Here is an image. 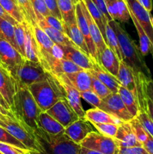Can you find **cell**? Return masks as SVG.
<instances>
[{
    "mask_svg": "<svg viewBox=\"0 0 153 154\" xmlns=\"http://www.w3.org/2000/svg\"><path fill=\"white\" fill-rule=\"evenodd\" d=\"M38 25L40 28H41L46 34L50 38L53 43L56 45H68V46L77 47L70 38L64 32H62L59 30L54 29L50 26L45 20L44 17H40L37 19Z\"/></svg>",
    "mask_w": 153,
    "mask_h": 154,
    "instance_id": "cell-20",
    "label": "cell"
},
{
    "mask_svg": "<svg viewBox=\"0 0 153 154\" xmlns=\"http://www.w3.org/2000/svg\"><path fill=\"white\" fill-rule=\"evenodd\" d=\"M56 79L58 80L59 84L64 91V97L68 101L70 106L73 108L75 112L78 114L80 117H85V111L82 108L81 103L80 92L78 91L76 88L70 83L68 77L64 73H59L54 75Z\"/></svg>",
    "mask_w": 153,
    "mask_h": 154,
    "instance_id": "cell-10",
    "label": "cell"
},
{
    "mask_svg": "<svg viewBox=\"0 0 153 154\" xmlns=\"http://www.w3.org/2000/svg\"><path fill=\"white\" fill-rule=\"evenodd\" d=\"M118 1V20L122 23L128 21L130 18V11L124 0H117Z\"/></svg>",
    "mask_w": 153,
    "mask_h": 154,
    "instance_id": "cell-45",
    "label": "cell"
},
{
    "mask_svg": "<svg viewBox=\"0 0 153 154\" xmlns=\"http://www.w3.org/2000/svg\"><path fill=\"white\" fill-rule=\"evenodd\" d=\"M92 125L98 132L113 138L116 135L119 126L118 124H115V123H93Z\"/></svg>",
    "mask_w": 153,
    "mask_h": 154,
    "instance_id": "cell-40",
    "label": "cell"
},
{
    "mask_svg": "<svg viewBox=\"0 0 153 154\" xmlns=\"http://www.w3.org/2000/svg\"><path fill=\"white\" fill-rule=\"evenodd\" d=\"M50 76V72H46L40 63L30 61L25 58L16 72L15 80L18 87H28L34 83L46 81Z\"/></svg>",
    "mask_w": 153,
    "mask_h": 154,
    "instance_id": "cell-5",
    "label": "cell"
},
{
    "mask_svg": "<svg viewBox=\"0 0 153 154\" xmlns=\"http://www.w3.org/2000/svg\"><path fill=\"white\" fill-rule=\"evenodd\" d=\"M0 104H1L2 105L4 108H5L6 109H8V110H10V106L8 105V104L6 102V101L4 100V99L3 98V96H2L1 93H0Z\"/></svg>",
    "mask_w": 153,
    "mask_h": 154,
    "instance_id": "cell-58",
    "label": "cell"
},
{
    "mask_svg": "<svg viewBox=\"0 0 153 154\" xmlns=\"http://www.w3.org/2000/svg\"><path fill=\"white\" fill-rule=\"evenodd\" d=\"M75 11H76V23H77L78 27H79L80 30L84 38H85L90 56L94 61L98 63V54L97 48H96L95 44L92 38L88 23H87L86 17L82 12V8H81L80 2L76 3V5H75Z\"/></svg>",
    "mask_w": 153,
    "mask_h": 154,
    "instance_id": "cell-16",
    "label": "cell"
},
{
    "mask_svg": "<svg viewBox=\"0 0 153 154\" xmlns=\"http://www.w3.org/2000/svg\"><path fill=\"white\" fill-rule=\"evenodd\" d=\"M74 87L81 92L92 90V74L88 70L82 71L73 73L65 74Z\"/></svg>",
    "mask_w": 153,
    "mask_h": 154,
    "instance_id": "cell-23",
    "label": "cell"
},
{
    "mask_svg": "<svg viewBox=\"0 0 153 154\" xmlns=\"http://www.w3.org/2000/svg\"><path fill=\"white\" fill-rule=\"evenodd\" d=\"M151 20H152V24H153V17H151Z\"/></svg>",
    "mask_w": 153,
    "mask_h": 154,
    "instance_id": "cell-60",
    "label": "cell"
},
{
    "mask_svg": "<svg viewBox=\"0 0 153 154\" xmlns=\"http://www.w3.org/2000/svg\"><path fill=\"white\" fill-rule=\"evenodd\" d=\"M63 27H64V33L68 36L69 38L82 51L86 53L87 54L90 55L89 51H88V47H87L86 42L85 38L82 35V32L80 30L78 27L77 23L76 20L70 23H64L63 22Z\"/></svg>",
    "mask_w": 153,
    "mask_h": 154,
    "instance_id": "cell-24",
    "label": "cell"
},
{
    "mask_svg": "<svg viewBox=\"0 0 153 154\" xmlns=\"http://www.w3.org/2000/svg\"><path fill=\"white\" fill-rule=\"evenodd\" d=\"M70 1H71L72 2H73L74 4V5H76V3H78V2H76V0H70Z\"/></svg>",
    "mask_w": 153,
    "mask_h": 154,
    "instance_id": "cell-59",
    "label": "cell"
},
{
    "mask_svg": "<svg viewBox=\"0 0 153 154\" xmlns=\"http://www.w3.org/2000/svg\"><path fill=\"white\" fill-rule=\"evenodd\" d=\"M79 154H104V153H100V152L98 151H96V150L86 148V147H81Z\"/></svg>",
    "mask_w": 153,
    "mask_h": 154,
    "instance_id": "cell-55",
    "label": "cell"
},
{
    "mask_svg": "<svg viewBox=\"0 0 153 154\" xmlns=\"http://www.w3.org/2000/svg\"><path fill=\"white\" fill-rule=\"evenodd\" d=\"M118 93L119 94L122 100L123 101L129 112L134 117H136L140 113V110L137 101H136V96H134V94L131 91L121 85L118 88Z\"/></svg>",
    "mask_w": 153,
    "mask_h": 154,
    "instance_id": "cell-30",
    "label": "cell"
},
{
    "mask_svg": "<svg viewBox=\"0 0 153 154\" xmlns=\"http://www.w3.org/2000/svg\"><path fill=\"white\" fill-rule=\"evenodd\" d=\"M45 20L50 26L53 27L54 29H56L59 30L62 32L64 33V27H63V21L60 20L55 17L52 15H49L46 17H45Z\"/></svg>",
    "mask_w": 153,
    "mask_h": 154,
    "instance_id": "cell-50",
    "label": "cell"
},
{
    "mask_svg": "<svg viewBox=\"0 0 153 154\" xmlns=\"http://www.w3.org/2000/svg\"><path fill=\"white\" fill-rule=\"evenodd\" d=\"M16 1L23 14L26 22L32 27L38 25L37 16L34 12L31 0H16Z\"/></svg>",
    "mask_w": 153,
    "mask_h": 154,
    "instance_id": "cell-34",
    "label": "cell"
},
{
    "mask_svg": "<svg viewBox=\"0 0 153 154\" xmlns=\"http://www.w3.org/2000/svg\"><path fill=\"white\" fill-rule=\"evenodd\" d=\"M81 147L96 150L104 154H117L118 145L115 138L98 132H91L80 143Z\"/></svg>",
    "mask_w": 153,
    "mask_h": 154,
    "instance_id": "cell-7",
    "label": "cell"
},
{
    "mask_svg": "<svg viewBox=\"0 0 153 154\" xmlns=\"http://www.w3.org/2000/svg\"><path fill=\"white\" fill-rule=\"evenodd\" d=\"M44 2L47 6L48 9H49L50 12V14L62 21V15L60 14L59 9L58 7L57 0H44Z\"/></svg>",
    "mask_w": 153,
    "mask_h": 154,
    "instance_id": "cell-49",
    "label": "cell"
},
{
    "mask_svg": "<svg viewBox=\"0 0 153 154\" xmlns=\"http://www.w3.org/2000/svg\"><path fill=\"white\" fill-rule=\"evenodd\" d=\"M82 1H83L86 8L88 9V12H89L92 17L93 18V20H94V21H95L96 24H97L98 26L100 29L105 42L107 44V40H106V31H105V26H106V23H107L108 21L106 20L104 15L102 14V12L100 11V9H99L97 7V5L93 2L92 0H82Z\"/></svg>",
    "mask_w": 153,
    "mask_h": 154,
    "instance_id": "cell-28",
    "label": "cell"
},
{
    "mask_svg": "<svg viewBox=\"0 0 153 154\" xmlns=\"http://www.w3.org/2000/svg\"><path fill=\"white\" fill-rule=\"evenodd\" d=\"M106 9L111 18L118 20V1L117 0H105Z\"/></svg>",
    "mask_w": 153,
    "mask_h": 154,
    "instance_id": "cell-48",
    "label": "cell"
},
{
    "mask_svg": "<svg viewBox=\"0 0 153 154\" xmlns=\"http://www.w3.org/2000/svg\"><path fill=\"white\" fill-rule=\"evenodd\" d=\"M92 90L101 99H105L112 93L111 90L104 83L93 75L92 77Z\"/></svg>",
    "mask_w": 153,
    "mask_h": 154,
    "instance_id": "cell-39",
    "label": "cell"
},
{
    "mask_svg": "<svg viewBox=\"0 0 153 154\" xmlns=\"http://www.w3.org/2000/svg\"><path fill=\"white\" fill-rule=\"evenodd\" d=\"M10 111L16 120L30 132L38 128V116L41 109L28 90V87L19 86L14 96Z\"/></svg>",
    "mask_w": 153,
    "mask_h": 154,
    "instance_id": "cell-1",
    "label": "cell"
},
{
    "mask_svg": "<svg viewBox=\"0 0 153 154\" xmlns=\"http://www.w3.org/2000/svg\"><path fill=\"white\" fill-rule=\"evenodd\" d=\"M38 127L52 135L64 133V127L46 111H41L38 116Z\"/></svg>",
    "mask_w": 153,
    "mask_h": 154,
    "instance_id": "cell-26",
    "label": "cell"
},
{
    "mask_svg": "<svg viewBox=\"0 0 153 154\" xmlns=\"http://www.w3.org/2000/svg\"><path fill=\"white\" fill-rule=\"evenodd\" d=\"M124 1L127 3L129 11L134 15L153 46V24L151 20L150 12L146 10L137 0H124Z\"/></svg>",
    "mask_w": 153,
    "mask_h": 154,
    "instance_id": "cell-12",
    "label": "cell"
},
{
    "mask_svg": "<svg viewBox=\"0 0 153 154\" xmlns=\"http://www.w3.org/2000/svg\"><path fill=\"white\" fill-rule=\"evenodd\" d=\"M38 146V153L31 154H79L81 146L65 134L52 135L40 128L31 130Z\"/></svg>",
    "mask_w": 153,
    "mask_h": 154,
    "instance_id": "cell-3",
    "label": "cell"
},
{
    "mask_svg": "<svg viewBox=\"0 0 153 154\" xmlns=\"http://www.w3.org/2000/svg\"><path fill=\"white\" fill-rule=\"evenodd\" d=\"M117 154H148L142 146L118 147Z\"/></svg>",
    "mask_w": 153,
    "mask_h": 154,
    "instance_id": "cell-47",
    "label": "cell"
},
{
    "mask_svg": "<svg viewBox=\"0 0 153 154\" xmlns=\"http://www.w3.org/2000/svg\"><path fill=\"white\" fill-rule=\"evenodd\" d=\"M76 2H79V1H80V0H76Z\"/></svg>",
    "mask_w": 153,
    "mask_h": 154,
    "instance_id": "cell-61",
    "label": "cell"
},
{
    "mask_svg": "<svg viewBox=\"0 0 153 154\" xmlns=\"http://www.w3.org/2000/svg\"><path fill=\"white\" fill-rule=\"evenodd\" d=\"M130 19L132 20L134 23V25L135 28H136V32L138 33V36H139V41H140V50L141 51V54H142L143 57L147 56L148 54L152 53L153 54V46L152 45L151 42H150L149 38H148V36L146 35V32H144L143 29L142 28V26H140V24L139 23L137 20L136 19V17H134V15L130 11Z\"/></svg>",
    "mask_w": 153,
    "mask_h": 154,
    "instance_id": "cell-29",
    "label": "cell"
},
{
    "mask_svg": "<svg viewBox=\"0 0 153 154\" xmlns=\"http://www.w3.org/2000/svg\"><path fill=\"white\" fill-rule=\"evenodd\" d=\"M28 89L42 111H46L58 101L65 99L61 84L52 73L47 80L31 84Z\"/></svg>",
    "mask_w": 153,
    "mask_h": 154,
    "instance_id": "cell-4",
    "label": "cell"
},
{
    "mask_svg": "<svg viewBox=\"0 0 153 154\" xmlns=\"http://www.w3.org/2000/svg\"><path fill=\"white\" fill-rule=\"evenodd\" d=\"M0 142L11 144V145L22 149H27L26 147L22 142H20L19 140H17L13 135H10L5 129H4L2 126H0Z\"/></svg>",
    "mask_w": 153,
    "mask_h": 154,
    "instance_id": "cell-41",
    "label": "cell"
},
{
    "mask_svg": "<svg viewBox=\"0 0 153 154\" xmlns=\"http://www.w3.org/2000/svg\"><path fill=\"white\" fill-rule=\"evenodd\" d=\"M79 2L80 4L82 12H83L84 15H85L87 23H88V29H89L90 34H91L92 36V38L93 42L95 44L96 48H97L98 51V54H100V53L108 46L107 44L105 42L104 38L103 35H102L101 34V32H100V29H99V27L98 26V25L96 24L95 21L93 20V18L92 17V16L90 15L89 12H88V9L86 7L83 1H82V0H80Z\"/></svg>",
    "mask_w": 153,
    "mask_h": 154,
    "instance_id": "cell-18",
    "label": "cell"
},
{
    "mask_svg": "<svg viewBox=\"0 0 153 154\" xmlns=\"http://www.w3.org/2000/svg\"><path fill=\"white\" fill-rule=\"evenodd\" d=\"M129 123L131 126L134 133L136 135V138L142 145V144L146 141L147 138H148V132L136 117H134L130 121H129Z\"/></svg>",
    "mask_w": 153,
    "mask_h": 154,
    "instance_id": "cell-38",
    "label": "cell"
},
{
    "mask_svg": "<svg viewBox=\"0 0 153 154\" xmlns=\"http://www.w3.org/2000/svg\"><path fill=\"white\" fill-rule=\"evenodd\" d=\"M147 114H148L153 122V103L149 99H148V102H147Z\"/></svg>",
    "mask_w": 153,
    "mask_h": 154,
    "instance_id": "cell-57",
    "label": "cell"
},
{
    "mask_svg": "<svg viewBox=\"0 0 153 154\" xmlns=\"http://www.w3.org/2000/svg\"><path fill=\"white\" fill-rule=\"evenodd\" d=\"M94 126L85 117H80L64 128V134L75 143L80 144L88 134L94 132Z\"/></svg>",
    "mask_w": 153,
    "mask_h": 154,
    "instance_id": "cell-14",
    "label": "cell"
},
{
    "mask_svg": "<svg viewBox=\"0 0 153 154\" xmlns=\"http://www.w3.org/2000/svg\"><path fill=\"white\" fill-rule=\"evenodd\" d=\"M117 78L119 81L121 86L125 87L128 90L131 91L134 94V96H136V87L134 71L123 60L120 61Z\"/></svg>",
    "mask_w": 153,
    "mask_h": 154,
    "instance_id": "cell-25",
    "label": "cell"
},
{
    "mask_svg": "<svg viewBox=\"0 0 153 154\" xmlns=\"http://www.w3.org/2000/svg\"><path fill=\"white\" fill-rule=\"evenodd\" d=\"M31 2L37 16V19L42 17L45 18L51 15L44 0H31Z\"/></svg>",
    "mask_w": 153,
    "mask_h": 154,
    "instance_id": "cell-42",
    "label": "cell"
},
{
    "mask_svg": "<svg viewBox=\"0 0 153 154\" xmlns=\"http://www.w3.org/2000/svg\"><path fill=\"white\" fill-rule=\"evenodd\" d=\"M0 113L2 114H4V115H6V116H9V117H12V118H14L16 119V117H14V114L12 113V111H10V110H8V109H6L5 108H4V107L2 106V105L0 104Z\"/></svg>",
    "mask_w": 153,
    "mask_h": 154,
    "instance_id": "cell-56",
    "label": "cell"
},
{
    "mask_svg": "<svg viewBox=\"0 0 153 154\" xmlns=\"http://www.w3.org/2000/svg\"><path fill=\"white\" fill-rule=\"evenodd\" d=\"M0 126L5 129L10 135L22 142L32 153H38V146L34 137L17 120L0 114Z\"/></svg>",
    "mask_w": 153,
    "mask_h": 154,
    "instance_id": "cell-6",
    "label": "cell"
},
{
    "mask_svg": "<svg viewBox=\"0 0 153 154\" xmlns=\"http://www.w3.org/2000/svg\"><path fill=\"white\" fill-rule=\"evenodd\" d=\"M46 112L61 123L64 128L80 118L78 114L75 112L66 99L58 101Z\"/></svg>",
    "mask_w": 153,
    "mask_h": 154,
    "instance_id": "cell-11",
    "label": "cell"
},
{
    "mask_svg": "<svg viewBox=\"0 0 153 154\" xmlns=\"http://www.w3.org/2000/svg\"><path fill=\"white\" fill-rule=\"evenodd\" d=\"M89 71L92 75L100 80L102 83L105 84L112 93H118V88L120 87V82L116 77L108 72L106 69H104L99 63L94 62V69Z\"/></svg>",
    "mask_w": 153,
    "mask_h": 154,
    "instance_id": "cell-22",
    "label": "cell"
},
{
    "mask_svg": "<svg viewBox=\"0 0 153 154\" xmlns=\"http://www.w3.org/2000/svg\"><path fill=\"white\" fill-rule=\"evenodd\" d=\"M0 152L2 154H31V150L0 142Z\"/></svg>",
    "mask_w": 153,
    "mask_h": 154,
    "instance_id": "cell-43",
    "label": "cell"
},
{
    "mask_svg": "<svg viewBox=\"0 0 153 154\" xmlns=\"http://www.w3.org/2000/svg\"><path fill=\"white\" fill-rule=\"evenodd\" d=\"M24 59L20 53L9 42L0 39V65L7 69L14 78Z\"/></svg>",
    "mask_w": 153,
    "mask_h": 154,
    "instance_id": "cell-8",
    "label": "cell"
},
{
    "mask_svg": "<svg viewBox=\"0 0 153 154\" xmlns=\"http://www.w3.org/2000/svg\"><path fill=\"white\" fill-rule=\"evenodd\" d=\"M0 4L5 11L16 22L22 23L25 21L23 14L16 0H0Z\"/></svg>",
    "mask_w": 153,
    "mask_h": 154,
    "instance_id": "cell-35",
    "label": "cell"
},
{
    "mask_svg": "<svg viewBox=\"0 0 153 154\" xmlns=\"http://www.w3.org/2000/svg\"><path fill=\"white\" fill-rule=\"evenodd\" d=\"M0 114H1V113H0Z\"/></svg>",
    "mask_w": 153,
    "mask_h": 154,
    "instance_id": "cell-64",
    "label": "cell"
},
{
    "mask_svg": "<svg viewBox=\"0 0 153 154\" xmlns=\"http://www.w3.org/2000/svg\"><path fill=\"white\" fill-rule=\"evenodd\" d=\"M108 22L118 38L123 61L133 69L134 73H142L147 78H152L150 69L147 66L140 48L137 47L134 41L116 20H112Z\"/></svg>",
    "mask_w": 153,
    "mask_h": 154,
    "instance_id": "cell-2",
    "label": "cell"
},
{
    "mask_svg": "<svg viewBox=\"0 0 153 154\" xmlns=\"http://www.w3.org/2000/svg\"><path fill=\"white\" fill-rule=\"evenodd\" d=\"M99 108L114 116L122 122H129L134 118L118 93H112L102 99Z\"/></svg>",
    "mask_w": 153,
    "mask_h": 154,
    "instance_id": "cell-9",
    "label": "cell"
},
{
    "mask_svg": "<svg viewBox=\"0 0 153 154\" xmlns=\"http://www.w3.org/2000/svg\"><path fill=\"white\" fill-rule=\"evenodd\" d=\"M22 23L24 25L26 32V59L30 60V61L35 62V63H40L38 46L35 36H34L33 27L32 26L28 25L26 21H24Z\"/></svg>",
    "mask_w": 153,
    "mask_h": 154,
    "instance_id": "cell-19",
    "label": "cell"
},
{
    "mask_svg": "<svg viewBox=\"0 0 153 154\" xmlns=\"http://www.w3.org/2000/svg\"><path fill=\"white\" fill-rule=\"evenodd\" d=\"M0 17H2V18H3V19L9 21V22L11 23L14 24V26L16 25V24L19 23L16 22V21L15 20L13 17H10V15H9L5 11V10H4V9L3 8L2 6L1 5V4H0Z\"/></svg>",
    "mask_w": 153,
    "mask_h": 154,
    "instance_id": "cell-52",
    "label": "cell"
},
{
    "mask_svg": "<svg viewBox=\"0 0 153 154\" xmlns=\"http://www.w3.org/2000/svg\"><path fill=\"white\" fill-rule=\"evenodd\" d=\"M15 30V41L17 45V51L20 53L21 55L26 58L25 54V42H26V32L23 23H17L14 26Z\"/></svg>",
    "mask_w": 153,
    "mask_h": 154,
    "instance_id": "cell-37",
    "label": "cell"
},
{
    "mask_svg": "<svg viewBox=\"0 0 153 154\" xmlns=\"http://www.w3.org/2000/svg\"><path fill=\"white\" fill-rule=\"evenodd\" d=\"M82 70H83V69L80 68L77 65H76L72 61L68 60V59L56 58L53 65H52L50 73L53 74V75H56V74L59 73L68 74L80 72V71Z\"/></svg>",
    "mask_w": 153,
    "mask_h": 154,
    "instance_id": "cell-31",
    "label": "cell"
},
{
    "mask_svg": "<svg viewBox=\"0 0 153 154\" xmlns=\"http://www.w3.org/2000/svg\"><path fill=\"white\" fill-rule=\"evenodd\" d=\"M81 98L92 105L94 108H100V105L102 102V99L99 98L92 90H88V91L81 92L80 93Z\"/></svg>",
    "mask_w": 153,
    "mask_h": 154,
    "instance_id": "cell-44",
    "label": "cell"
},
{
    "mask_svg": "<svg viewBox=\"0 0 153 154\" xmlns=\"http://www.w3.org/2000/svg\"><path fill=\"white\" fill-rule=\"evenodd\" d=\"M140 4L148 12L152 10V0H137Z\"/></svg>",
    "mask_w": 153,
    "mask_h": 154,
    "instance_id": "cell-54",
    "label": "cell"
},
{
    "mask_svg": "<svg viewBox=\"0 0 153 154\" xmlns=\"http://www.w3.org/2000/svg\"><path fill=\"white\" fill-rule=\"evenodd\" d=\"M105 31H106L107 45L116 53V54L118 56V59L120 60H122L121 50H120L119 45H118V38H117L116 34L113 29L110 25L109 22L106 23V26H105Z\"/></svg>",
    "mask_w": 153,
    "mask_h": 154,
    "instance_id": "cell-36",
    "label": "cell"
},
{
    "mask_svg": "<svg viewBox=\"0 0 153 154\" xmlns=\"http://www.w3.org/2000/svg\"><path fill=\"white\" fill-rule=\"evenodd\" d=\"M142 146L148 154H153V138L148 133L146 141L142 144Z\"/></svg>",
    "mask_w": 153,
    "mask_h": 154,
    "instance_id": "cell-51",
    "label": "cell"
},
{
    "mask_svg": "<svg viewBox=\"0 0 153 154\" xmlns=\"http://www.w3.org/2000/svg\"><path fill=\"white\" fill-rule=\"evenodd\" d=\"M148 134L153 138V122L146 112H140L136 116Z\"/></svg>",
    "mask_w": 153,
    "mask_h": 154,
    "instance_id": "cell-46",
    "label": "cell"
},
{
    "mask_svg": "<svg viewBox=\"0 0 153 154\" xmlns=\"http://www.w3.org/2000/svg\"><path fill=\"white\" fill-rule=\"evenodd\" d=\"M146 94L148 99L153 103V80L148 79L146 83Z\"/></svg>",
    "mask_w": 153,
    "mask_h": 154,
    "instance_id": "cell-53",
    "label": "cell"
},
{
    "mask_svg": "<svg viewBox=\"0 0 153 154\" xmlns=\"http://www.w3.org/2000/svg\"><path fill=\"white\" fill-rule=\"evenodd\" d=\"M0 39L9 42L17 50V45L15 41L14 25L2 17H0Z\"/></svg>",
    "mask_w": 153,
    "mask_h": 154,
    "instance_id": "cell-33",
    "label": "cell"
},
{
    "mask_svg": "<svg viewBox=\"0 0 153 154\" xmlns=\"http://www.w3.org/2000/svg\"><path fill=\"white\" fill-rule=\"evenodd\" d=\"M0 154H2V153H1V152H0Z\"/></svg>",
    "mask_w": 153,
    "mask_h": 154,
    "instance_id": "cell-62",
    "label": "cell"
},
{
    "mask_svg": "<svg viewBox=\"0 0 153 154\" xmlns=\"http://www.w3.org/2000/svg\"><path fill=\"white\" fill-rule=\"evenodd\" d=\"M152 58H153V54H152Z\"/></svg>",
    "mask_w": 153,
    "mask_h": 154,
    "instance_id": "cell-63",
    "label": "cell"
},
{
    "mask_svg": "<svg viewBox=\"0 0 153 154\" xmlns=\"http://www.w3.org/2000/svg\"><path fill=\"white\" fill-rule=\"evenodd\" d=\"M115 140L118 147H137L142 146L134 133L129 122H122L118 126Z\"/></svg>",
    "mask_w": 153,
    "mask_h": 154,
    "instance_id": "cell-17",
    "label": "cell"
},
{
    "mask_svg": "<svg viewBox=\"0 0 153 154\" xmlns=\"http://www.w3.org/2000/svg\"><path fill=\"white\" fill-rule=\"evenodd\" d=\"M85 117L91 123H115L118 124L122 122L111 115L109 113L98 108H94L85 112Z\"/></svg>",
    "mask_w": 153,
    "mask_h": 154,
    "instance_id": "cell-27",
    "label": "cell"
},
{
    "mask_svg": "<svg viewBox=\"0 0 153 154\" xmlns=\"http://www.w3.org/2000/svg\"><path fill=\"white\" fill-rule=\"evenodd\" d=\"M57 3L63 22L70 23L76 20V5L70 0H57Z\"/></svg>",
    "mask_w": 153,
    "mask_h": 154,
    "instance_id": "cell-32",
    "label": "cell"
},
{
    "mask_svg": "<svg viewBox=\"0 0 153 154\" xmlns=\"http://www.w3.org/2000/svg\"><path fill=\"white\" fill-rule=\"evenodd\" d=\"M18 89L17 82L10 72L0 65V93L10 108Z\"/></svg>",
    "mask_w": 153,
    "mask_h": 154,
    "instance_id": "cell-15",
    "label": "cell"
},
{
    "mask_svg": "<svg viewBox=\"0 0 153 154\" xmlns=\"http://www.w3.org/2000/svg\"><path fill=\"white\" fill-rule=\"evenodd\" d=\"M63 52L64 58L70 60L86 70H91L94 69V60L92 57L84 52L78 47L68 46V45H58Z\"/></svg>",
    "mask_w": 153,
    "mask_h": 154,
    "instance_id": "cell-13",
    "label": "cell"
},
{
    "mask_svg": "<svg viewBox=\"0 0 153 154\" xmlns=\"http://www.w3.org/2000/svg\"><path fill=\"white\" fill-rule=\"evenodd\" d=\"M120 61L118 56L110 48L106 47L100 54H98V63L108 72L117 78Z\"/></svg>",
    "mask_w": 153,
    "mask_h": 154,
    "instance_id": "cell-21",
    "label": "cell"
}]
</instances>
